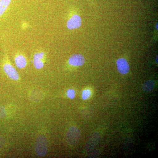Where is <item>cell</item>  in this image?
Returning <instances> with one entry per match:
<instances>
[{
    "mask_svg": "<svg viewBox=\"0 0 158 158\" xmlns=\"http://www.w3.org/2000/svg\"><path fill=\"white\" fill-rule=\"evenodd\" d=\"M101 139V135L98 133H95L92 135L90 137L89 139L87 144H86V147L87 149L88 150H90L94 148L95 147L96 145L98 144L99 141Z\"/></svg>",
    "mask_w": 158,
    "mask_h": 158,
    "instance_id": "obj_7",
    "label": "cell"
},
{
    "mask_svg": "<svg viewBox=\"0 0 158 158\" xmlns=\"http://www.w3.org/2000/svg\"><path fill=\"white\" fill-rule=\"evenodd\" d=\"M67 94L68 97L71 99L74 98L75 96V91L73 90V89H69V90L67 91Z\"/></svg>",
    "mask_w": 158,
    "mask_h": 158,
    "instance_id": "obj_13",
    "label": "cell"
},
{
    "mask_svg": "<svg viewBox=\"0 0 158 158\" xmlns=\"http://www.w3.org/2000/svg\"><path fill=\"white\" fill-rule=\"evenodd\" d=\"M91 95V92L90 90H85L83 91L82 96V98L84 100L87 99L89 98V97Z\"/></svg>",
    "mask_w": 158,
    "mask_h": 158,
    "instance_id": "obj_12",
    "label": "cell"
},
{
    "mask_svg": "<svg viewBox=\"0 0 158 158\" xmlns=\"http://www.w3.org/2000/svg\"><path fill=\"white\" fill-rule=\"evenodd\" d=\"M36 153L40 156H44L48 152V142L47 138L43 135H40L36 139L35 144Z\"/></svg>",
    "mask_w": 158,
    "mask_h": 158,
    "instance_id": "obj_1",
    "label": "cell"
},
{
    "mask_svg": "<svg viewBox=\"0 0 158 158\" xmlns=\"http://www.w3.org/2000/svg\"><path fill=\"white\" fill-rule=\"evenodd\" d=\"M5 144V139L2 137H0V149L4 146Z\"/></svg>",
    "mask_w": 158,
    "mask_h": 158,
    "instance_id": "obj_15",
    "label": "cell"
},
{
    "mask_svg": "<svg viewBox=\"0 0 158 158\" xmlns=\"http://www.w3.org/2000/svg\"><path fill=\"white\" fill-rule=\"evenodd\" d=\"M4 70L10 79L15 81H18L19 79V75L17 71L12 65L9 64H5L4 66Z\"/></svg>",
    "mask_w": 158,
    "mask_h": 158,
    "instance_id": "obj_6",
    "label": "cell"
},
{
    "mask_svg": "<svg viewBox=\"0 0 158 158\" xmlns=\"http://www.w3.org/2000/svg\"><path fill=\"white\" fill-rule=\"evenodd\" d=\"M82 25V19L81 16L77 14H75L68 20L67 22V27L69 30L79 28Z\"/></svg>",
    "mask_w": 158,
    "mask_h": 158,
    "instance_id": "obj_3",
    "label": "cell"
},
{
    "mask_svg": "<svg viewBox=\"0 0 158 158\" xmlns=\"http://www.w3.org/2000/svg\"><path fill=\"white\" fill-rule=\"evenodd\" d=\"M15 62L16 66L20 69L24 68L27 64L26 58L21 55H19L15 58Z\"/></svg>",
    "mask_w": 158,
    "mask_h": 158,
    "instance_id": "obj_10",
    "label": "cell"
},
{
    "mask_svg": "<svg viewBox=\"0 0 158 158\" xmlns=\"http://www.w3.org/2000/svg\"><path fill=\"white\" fill-rule=\"evenodd\" d=\"M155 81L153 80H149L145 82L142 86V90L145 92H150L154 88Z\"/></svg>",
    "mask_w": 158,
    "mask_h": 158,
    "instance_id": "obj_9",
    "label": "cell"
},
{
    "mask_svg": "<svg viewBox=\"0 0 158 158\" xmlns=\"http://www.w3.org/2000/svg\"><path fill=\"white\" fill-rule=\"evenodd\" d=\"M85 59L84 56L81 54L72 55L69 59V64L73 66H82L85 64Z\"/></svg>",
    "mask_w": 158,
    "mask_h": 158,
    "instance_id": "obj_5",
    "label": "cell"
},
{
    "mask_svg": "<svg viewBox=\"0 0 158 158\" xmlns=\"http://www.w3.org/2000/svg\"><path fill=\"white\" fill-rule=\"evenodd\" d=\"M81 138V131L77 127H75L69 128L66 133V141L69 145L72 146L77 144Z\"/></svg>",
    "mask_w": 158,
    "mask_h": 158,
    "instance_id": "obj_2",
    "label": "cell"
},
{
    "mask_svg": "<svg viewBox=\"0 0 158 158\" xmlns=\"http://www.w3.org/2000/svg\"><path fill=\"white\" fill-rule=\"evenodd\" d=\"M6 115V109L4 107L0 106V118H4Z\"/></svg>",
    "mask_w": 158,
    "mask_h": 158,
    "instance_id": "obj_14",
    "label": "cell"
},
{
    "mask_svg": "<svg viewBox=\"0 0 158 158\" xmlns=\"http://www.w3.org/2000/svg\"><path fill=\"white\" fill-rule=\"evenodd\" d=\"M11 2V0H0V16L6 11Z\"/></svg>",
    "mask_w": 158,
    "mask_h": 158,
    "instance_id": "obj_11",
    "label": "cell"
},
{
    "mask_svg": "<svg viewBox=\"0 0 158 158\" xmlns=\"http://www.w3.org/2000/svg\"><path fill=\"white\" fill-rule=\"evenodd\" d=\"M44 53L43 52L37 53L34 55V66L37 69H40L43 67L44 63L42 59L44 57Z\"/></svg>",
    "mask_w": 158,
    "mask_h": 158,
    "instance_id": "obj_8",
    "label": "cell"
},
{
    "mask_svg": "<svg viewBox=\"0 0 158 158\" xmlns=\"http://www.w3.org/2000/svg\"><path fill=\"white\" fill-rule=\"evenodd\" d=\"M156 61L157 63H158V56L156 57Z\"/></svg>",
    "mask_w": 158,
    "mask_h": 158,
    "instance_id": "obj_16",
    "label": "cell"
},
{
    "mask_svg": "<svg viewBox=\"0 0 158 158\" xmlns=\"http://www.w3.org/2000/svg\"><path fill=\"white\" fill-rule=\"evenodd\" d=\"M116 65L118 72L121 74H126L129 72V64L124 58L118 59L116 61Z\"/></svg>",
    "mask_w": 158,
    "mask_h": 158,
    "instance_id": "obj_4",
    "label": "cell"
}]
</instances>
